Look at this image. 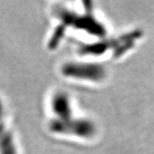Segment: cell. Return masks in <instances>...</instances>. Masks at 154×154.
<instances>
[]
</instances>
